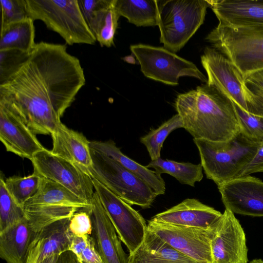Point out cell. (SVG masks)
I'll list each match as a JSON object with an SVG mask.
<instances>
[{
  "instance_id": "obj_1",
  "label": "cell",
  "mask_w": 263,
  "mask_h": 263,
  "mask_svg": "<svg viewBox=\"0 0 263 263\" xmlns=\"http://www.w3.org/2000/svg\"><path fill=\"white\" fill-rule=\"evenodd\" d=\"M64 45L41 42L11 78L0 85L8 102L36 135H50L85 84L80 60Z\"/></svg>"
},
{
  "instance_id": "obj_2",
  "label": "cell",
  "mask_w": 263,
  "mask_h": 263,
  "mask_svg": "<svg viewBox=\"0 0 263 263\" xmlns=\"http://www.w3.org/2000/svg\"><path fill=\"white\" fill-rule=\"evenodd\" d=\"M175 107L194 139L222 142L240 133L233 102L206 83L179 95Z\"/></svg>"
},
{
  "instance_id": "obj_3",
  "label": "cell",
  "mask_w": 263,
  "mask_h": 263,
  "mask_svg": "<svg viewBox=\"0 0 263 263\" xmlns=\"http://www.w3.org/2000/svg\"><path fill=\"white\" fill-rule=\"evenodd\" d=\"M193 141L198 148L206 178L217 185L238 177L254 157L260 142L240 133L226 141L194 138Z\"/></svg>"
},
{
  "instance_id": "obj_4",
  "label": "cell",
  "mask_w": 263,
  "mask_h": 263,
  "mask_svg": "<svg viewBox=\"0 0 263 263\" xmlns=\"http://www.w3.org/2000/svg\"><path fill=\"white\" fill-rule=\"evenodd\" d=\"M206 40L235 65L245 79L263 70V27L218 24Z\"/></svg>"
},
{
  "instance_id": "obj_5",
  "label": "cell",
  "mask_w": 263,
  "mask_h": 263,
  "mask_svg": "<svg viewBox=\"0 0 263 263\" xmlns=\"http://www.w3.org/2000/svg\"><path fill=\"white\" fill-rule=\"evenodd\" d=\"M160 41L172 52L179 51L203 24L206 0H157Z\"/></svg>"
},
{
  "instance_id": "obj_6",
  "label": "cell",
  "mask_w": 263,
  "mask_h": 263,
  "mask_svg": "<svg viewBox=\"0 0 263 263\" xmlns=\"http://www.w3.org/2000/svg\"><path fill=\"white\" fill-rule=\"evenodd\" d=\"M28 16L41 20L66 43L93 45L97 41L82 13L78 0H26Z\"/></svg>"
},
{
  "instance_id": "obj_7",
  "label": "cell",
  "mask_w": 263,
  "mask_h": 263,
  "mask_svg": "<svg viewBox=\"0 0 263 263\" xmlns=\"http://www.w3.org/2000/svg\"><path fill=\"white\" fill-rule=\"evenodd\" d=\"M201 61L208 75V85L246 111L263 116V99L250 90L241 73L226 56L213 47H206Z\"/></svg>"
},
{
  "instance_id": "obj_8",
  "label": "cell",
  "mask_w": 263,
  "mask_h": 263,
  "mask_svg": "<svg viewBox=\"0 0 263 263\" xmlns=\"http://www.w3.org/2000/svg\"><path fill=\"white\" fill-rule=\"evenodd\" d=\"M91 149L90 176L129 204L151 208L157 194L143 180L118 161Z\"/></svg>"
},
{
  "instance_id": "obj_9",
  "label": "cell",
  "mask_w": 263,
  "mask_h": 263,
  "mask_svg": "<svg viewBox=\"0 0 263 263\" xmlns=\"http://www.w3.org/2000/svg\"><path fill=\"white\" fill-rule=\"evenodd\" d=\"M130 49L148 78L173 86L178 85L182 76L207 82L206 77L194 63L164 47L139 44L131 45Z\"/></svg>"
},
{
  "instance_id": "obj_10",
  "label": "cell",
  "mask_w": 263,
  "mask_h": 263,
  "mask_svg": "<svg viewBox=\"0 0 263 263\" xmlns=\"http://www.w3.org/2000/svg\"><path fill=\"white\" fill-rule=\"evenodd\" d=\"M95 192L107 211L118 236L129 251L134 253L143 241L147 224L143 216L98 180L92 178Z\"/></svg>"
},
{
  "instance_id": "obj_11",
  "label": "cell",
  "mask_w": 263,
  "mask_h": 263,
  "mask_svg": "<svg viewBox=\"0 0 263 263\" xmlns=\"http://www.w3.org/2000/svg\"><path fill=\"white\" fill-rule=\"evenodd\" d=\"M218 221L212 227L199 228L163 223L150 219L147 229L190 258L200 263H213L211 241Z\"/></svg>"
},
{
  "instance_id": "obj_12",
  "label": "cell",
  "mask_w": 263,
  "mask_h": 263,
  "mask_svg": "<svg viewBox=\"0 0 263 263\" xmlns=\"http://www.w3.org/2000/svg\"><path fill=\"white\" fill-rule=\"evenodd\" d=\"M34 171L64 186L90 204L95 193L92 178L74 164L45 148L31 160Z\"/></svg>"
},
{
  "instance_id": "obj_13",
  "label": "cell",
  "mask_w": 263,
  "mask_h": 263,
  "mask_svg": "<svg viewBox=\"0 0 263 263\" xmlns=\"http://www.w3.org/2000/svg\"><path fill=\"white\" fill-rule=\"evenodd\" d=\"M213 263H248L246 234L239 220L225 209L211 241Z\"/></svg>"
},
{
  "instance_id": "obj_14",
  "label": "cell",
  "mask_w": 263,
  "mask_h": 263,
  "mask_svg": "<svg viewBox=\"0 0 263 263\" xmlns=\"http://www.w3.org/2000/svg\"><path fill=\"white\" fill-rule=\"evenodd\" d=\"M226 209L234 214L263 217V181L251 175L238 177L217 185Z\"/></svg>"
},
{
  "instance_id": "obj_15",
  "label": "cell",
  "mask_w": 263,
  "mask_h": 263,
  "mask_svg": "<svg viewBox=\"0 0 263 263\" xmlns=\"http://www.w3.org/2000/svg\"><path fill=\"white\" fill-rule=\"evenodd\" d=\"M0 140L7 152L30 160L45 148L17 111L1 98Z\"/></svg>"
},
{
  "instance_id": "obj_16",
  "label": "cell",
  "mask_w": 263,
  "mask_h": 263,
  "mask_svg": "<svg viewBox=\"0 0 263 263\" xmlns=\"http://www.w3.org/2000/svg\"><path fill=\"white\" fill-rule=\"evenodd\" d=\"M90 208L95 241L97 250L104 263H128L111 219L96 192Z\"/></svg>"
},
{
  "instance_id": "obj_17",
  "label": "cell",
  "mask_w": 263,
  "mask_h": 263,
  "mask_svg": "<svg viewBox=\"0 0 263 263\" xmlns=\"http://www.w3.org/2000/svg\"><path fill=\"white\" fill-rule=\"evenodd\" d=\"M222 215L220 212L195 198H187L178 204L157 214L151 220L177 226L209 228Z\"/></svg>"
},
{
  "instance_id": "obj_18",
  "label": "cell",
  "mask_w": 263,
  "mask_h": 263,
  "mask_svg": "<svg viewBox=\"0 0 263 263\" xmlns=\"http://www.w3.org/2000/svg\"><path fill=\"white\" fill-rule=\"evenodd\" d=\"M207 2L219 25L231 27H263V0H208Z\"/></svg>"
},
{
  "instance_id": "obj_19",
  "label": "cell",
  "mask_w": 263,
  "mask_h": 263,
  "mask_svg": "<svg viewBox=\"0 0 263 263\" xmlns=\"http://www.w3.org/2000/svg\"><path fill=\"white\" fill-rule=\"evenodd\" d=\"M51 136V153L74 164L90 176L92 166L90 141L82 133L68 128L62 123Z\"/></svg>"
},
{
  "instance_id": "obj_20",
  "label": "cell",
  "mask_w": 263,
  "mask_h": 263,
  "mask_svg": "<svg viewBox=\"0 0 263 263\" xmlns=\"http://www.w3.org/2000/svg\"><path fill=\"white\" fill-rule=\"evenodd\" d=\"M128 263H200L172 248L147 229L143 241L128 255Z\"/></svg>"
},
{
  "instance_id": "obj_21",
  "label": "cell",
  "mask_w": 263,
  "mask_h": 263,
  "mask_svg": "<svg viewBox=\"0 0 263 263\" xmlns=\"http://www.w3.org/2000/svg\"><path fill=\"white\" fill-rule=\"evenodd\" d=\"M34 234L26 217L1 231V258L6 263H25Z\"/></svg>"
},
{
  "instance_id": "obj_22",
  "label": "cell",
  "mask_w": 263,
  "mask_h": 263,
  "mask_svg": "<svg viewBox=\"0 0 263 263\" xmlns=\"http://www.w3.org/2000/svg\"><path fill=\"white\" fill-rule=\"evenodd\" d=\"M91 149L107 155L118 161L127 170L136 175L159 195H164L166 191L165 182L162 177L155 171H152L132 160L121 151L112 140L107 141H90Z\"/></svg>"
},
{
  "instance_id": "obj_23",
  "label": "cell",
  "mask_w": 263,
  "mask_h": 263,
  "mask_svg": "<svg viewBox=\"0 0 263 263\" xmlns=\"http://www.w3.org/2000/svg\"><path fill=\"white\" fill-rule=\"evenodd\" d=\"M45 204L69 206L80 210L89 209L91 205L61 184L42 177L37 192L24 206Z\"/></svg>"
},
{
  "instance_id": "obj_24",
  "label": "cell",
  "mask_w": 263,
  "mask_h": 263,
  "mask_svg": "<svg viewBox=\"0 0 263 263\" xmlns=\"http://www.w3.org/2000/svg\"><path fill=\"white\" fill-rule=\"evenodd\" d=\"M33 22L28 17L1 28L0 50L14 48L31 53L36 45Z\"/></svg>"
},
{
  "instance_id": "obj_25",
  "label": "cell",
  "mask_w": 263,
  "mask_h": 263,
  "mask_svg": "<svg viewBox=\"0 0 263 263\" xmlns=\"http://www.w3.org/2000/svg\"><path fill=\"white\" fill-rule=\"evenodd\" d=\"M115 6L120 16L137 26L158 25L157 0H115Z\"/></svg>"
},
{
  "instance_id": "obj_26",
  "label": "cell",
  "mask_w": 263,
  "mask_h": 263,
  "mask_svg": "<svg viewBox=\"0 0 263 263\" xmlns=\"http://www.w3.org/2000/svg\"><path fill=\"white\" fill-rule=\"evenodd\" d=\"M26 217L34 233L62 220L70 218L81 211L77 208L54 205H33L24 206Z\"/></svg>"
},
{
  "instance_id": "obj_27",
  "label": "cell",
  "mask_w": 263,
  "mask_h": 263,
  "mask_svg": "<svg viewBox=\"0 0 263 263\" xmlns=\"http://www.w3.org/2000/svg\"><path fill=\"white\" fill-rule=\"evenodd\" d=\"M152 168L160 175L167 174L176 179L180 183L194 187L196 182L203 178L202 166L200 164L177 162L168 159L159 158L151 160L146 166Z\"/></svg>"
},
{
  "instance_id": "obj_28",
  "label": "cell",
  "mask_w": 263,
  "mask_h": 263,
  "mask_svg": "<svg viewBox=\"0 0 263 263\" xmlns=\"http://www.w3.org/2000/svg\"><path fill=\"white\" fill-rule=\"evenodd\" d=\"M179 128H183V124L181 117L177 114L157 128L151 130L140 138V141L146 148L151 160L161 158V151L165 140L173 131Z\"/></svg>"
},
{
  "instance_id": "obj_29",
  "label": "cell",
  "mask_w": 263,
  "mask_h": 263,
  "mask_svg": "<svg viewBox=\"0 0 263 263\" xmlns=\"http://www.w3.org/2000/svg\"><path fill=\"white\" fill-rule=\"evenodd\" d=\"M42 177L36 172L27 176H11L5 180V184L10 195L24 208L26 203L37 192Z\"/></svg>"
},
{
  "instance_id": "obj_30",
  "label": "cell",
  "mask_w": 263,
  "mask_h": 263,
  "mask_svg": "<svg viewBox=\"0 0 263 263\" xmlns=\"http://www.w3.org/2000/svg\"><path fill=\"white\" fill-rule=\"evenodd\" d=\"M26 218L24 208L19 204L6 187L5 180L0 179V232Z\"/></svg>"
},
{
  "instance_id": "obj_31",
  "label": "cell",
  "mask_w": 263,
  "mask_h": 263,
  "mask_svg": "<svg viewBox=\"0 0 263 263\" xmlns=\"http://www.w3.org/2000/svg\"><path fill=\"white\" fill-rule=\"evenodd\" d=\"M67 252H71L79 263H104L95 239L90 235L80 237L71 235Z\"/></svg>"
},
{
  "instance_id": "obj_32",
  "label": "cell",
  "mask_w": 263,
  "mask_h": 263,
  "mask_svg": "<svg viewBox=\"0 0 263 263\" xmlns=\"http://www.w3.org/2000/svg\"><path fill=\"white\" fill-rule=\"evenodd\" d=\"M83 17L96 36L99 26L113 0H78Z\"/></svg>"
},
{
  "instance_id": "obj_33",
  "label": "cell",
  "mask_w": 263,
  "mask_h": 263,
  "mask_svg": "<svg viewBox=\"0 0 263 263\" xmlns=\"http://www.w3.org/2000/svg\"><path fill=\"white\" fill-rule=\"evenodd\" d=\"M30 54L14 48L0 50V85L19 70L28 59Z\"/></svg>"
},
{
  "instance_id": "obj_34",
  "label": "cell",
  "mask_w": 263,
  "mask_h": 263,
  "mask_svg": "<svg viewBox=\"0 0 263 263\" xmlns=\"http://www.w3.org/2000/svg\"><path fill=\"white\" fill-rule=\"evenodd\" d=\"M233 103L240 133L251 140L261 141L263 139V116L250 114Z\"/></svg>"
},
{
  "instance_id": "obj_35",
  "label": "cell",
  "mask_w": 263,
  "mask_h": 263,
  "mask_svg": "<svg viewBox=\"0 0 263 263\" xmlns=\"http://www.w3.org/2000/svg\"><path fill=\"white\" fill-rule=\"evenodd\" d=\"M115 0L108 9L95 36L101 46L110 47L114 44V36L120 15L115 6Z\"/></svg>"
},
{
  "instance_id": "obj_36",
  "label": "cell",
  "mask_w": 263,
  "mask_h": 263,
  "mask_svg": "<svg viewBox=\"0 0 263 263\" xmlns=\"http://www.w3.org/2000/svg\"><path fill=\"white\" fill-rule=\"evenodd\" d=\"M1 28L28 17L26 0H1Z\"/></svg>"
},
{
  "instance_id": "obj_37",
  "label": "cell",
  "mask_w": 263,
  "mask_h": 263,
  "mask_svg": "<svg viewBox=\"0 0 263 263\" xmlns=\"http://www.w3.org/2000/svg\"><path fill=\"white\" fill-rule=\"evenodd\" d=\"M68 230L71 235L85 237L90 235L93 231L90 209L79 211L70 218Z\"/></svg>"
},
{
  "instance_id": "obj_38",
  "label": "cell",
  "mask_w": 263,
  "mask_h": 263,
  "mask_svg": "<svg viewBox=\"0 0 263 263\" xmlns=\"http://www.w3.org/2000/svg\"><path fill=\"white\" fill-rule=\"evenodd\" d=\"M260 172H263V139L260 141L254 157L241 172L238 177Z\"/></svg>"
},
{
  "instance_id": "obj_39",
  "label": "cell",
  "mask_w": 263,
  "mask_h": 263,
  "mask_svg": "<svg viewBox=\"0 0 263 263\" xmlns=\"http://www.w3.org/2000/svg\"><path fill=\"white\" fill-rule=\"evenodd\" d=\"M245 82L253 93L263 99V70L247 77Z\"/></svg>"
},
{
  "instance_id": "obj_40",
  "label": "cell",
  "mask_w": 263,
  "mask_h": 263,
  "mask_svg": "<svg viewBox=\"0 0 263 263\" xmlns=\"http://www.w3.org/2000/svg\"><path fill=\"white\" fill-rule=\"evenodd\" d=\"M63 254H53L45 258L40 263H59V259Z\"/></svg>"
},
{
  "instance_id": "obj_41",
  "label": "cell",
  "mask_w": 263,
  "mask_h": 263,
  "mask_svg": "<svg viewBox=\"0 0 263 263\" xmlns=\"http://www.w3.org/2000/svg\"><path fill=\"white\" fill-rule=\"evenodd\" d=\"M66 263H79L76 259L74 256H69L68 258L66 260Z\"/></svg>"
},
{
  "instance_id": "obj_42",
  "label": "cell",
  "mask_w": 263,
  "mask_h": 263,
  "mask_svg": "<svg viewBox=\"0 0 263 263\" xmlns=\"http://www.w3.org/2000/svg\"><path fill=\"white\" fill-rule=\"evenodd\" d=\"M250 263H263V260L260 258H256L252 260Z\"/></svg>"
},
{
  "instance_id": "obj_43",
  "label": "cell",
  "mask_w": 263,
  "mask_h": 263,
  "mask_svg": "<svg viewBox=\"0 0 263 263\" xmlns=\"http://www.w3.org/2000/svg\"><path fill=\"white\" fill-rule=\"evenodd\" d=\"M59 263H66V259L63 257V255L60 257Z\"/></svg>"
}]
</instances>
